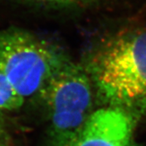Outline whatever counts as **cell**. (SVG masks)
<instances>
[{
    "mask_svg": "<svg viewBox=\"0 0 146 146\" xmlns=\"http://www.w3.org/2000/svg\"><path fill=\"white\" fill-rule=\"evenodd\" d=\"M102 106L146 116V26L127 25L96 39L82 60Z\"/></svg>",
    "mask_w": 146,
    "mask_h": 146,
    "instance_id": "obj_1",
    "label": "cell"
},
{
    "mask_svg": "<svg viewBox=\"0 0 146 146\" xmlns=\"http://www.w3.org/2000/svg\"><path fill=\"white\" fill-rule=\"evenodd\" d=\"M69 60L60 47L25 29L0 30V74L25 98L36 97Z\"/></svg>",
    "mask_w": 146,
    "mask_h": 146,
    "instance_id": "obj_2",
    "label": "cell"
},
{
    "mask_svg": "<svg viewBox=\"0 0 146 146\" xmlns=\"http://www.w3.org/2000/svg\"><path fill=\"white\" fill-rule=\"evenodd\" d=\"M94 85L81 63L69 60L36 96L46 110L51 145H60L78 131L93 115Z\"/></svg>",
    "mask_w": 146,
    "mask_h": 146,
    "instance_id": "obj_3",
    "label": "cell"
},
{
    "mask_svg": "<svg viewBox=\"0 0 146 146\" xmlns=\"http://www.w3.org/2000/svg\"><path fill=\"white\" fill-rule=\"evenodd\" d=\"M138 121L123 110L102 106L74 136L54 146H137Z\"/></svg>",
    "mask_w": 146,
    "mask_h": 146,
    "instance_id": "obj_4",
    "label": "cell"
},
{
    "mask_svg": "<svg viewBox=\"0 0 146 146\" xmlns=\"http://www.w3.org/2000/svg\"><path fill=\"white\" fill-rule=\"evenodd\" d=\"M25 98L19 94L9 80L0 74V110H15L21 108Z\"/></svg>",
    "mask_w": 146,
    "mask_h": 146,
    "instance_id": "obj_5",
    "label": "cell"
},
{
    "mask_svg": "<svg viewBox=\"0 0 146 146\" xmlns=\"http://www.w3.org/2000/svg\"><path fill=\"white\" fill-rule=\"evenodd\" d=\"M36 5L56 10H86L98 6L103 0H25Z\"/></svg>",
    "mask_w": 146,
    "mask_h": 146,
    "instance_id": "obj_6",
    "label": "cell"
},
{
    "mask_svg": "<svg viewBox=\"0 0 146 146\" xmlns=\"http://www.w3.org/2000/svg\"><path fill=\"white\" fill-rule=\"evenodd\" d=\"M5 136V123H4V119L0 115V139Z\"/></svg>",
    "mask_w": 146,
    "mask_h": 146,
    "instance_id": "obj_7",
    "label": "cell"
},
{
    "mask_svg": "<svg viewBox=\"0 0 146 146\" xmlns=\"http://www.w3.org/2000/svg\"><path fill=\"white\" fill-rule=\"evenodd\" d=\"M0 146H10V144L8 143V141H7L6 136L0 139Z\"/></svg>",
    "mask_w": 146,
    "mask_h": 146,
    "instance_id": "obj_8",
    "label": "cell"
}]
</instances>
